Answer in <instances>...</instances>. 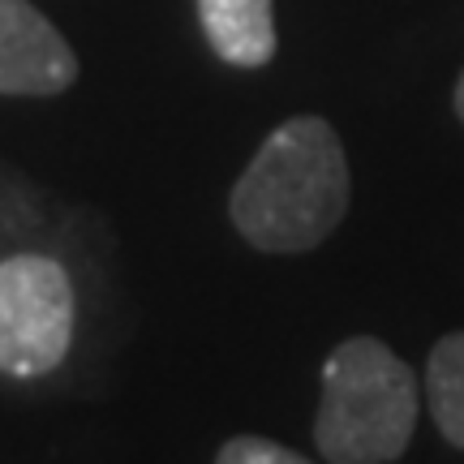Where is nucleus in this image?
<instances>
[{
	"label": "nucleus",
	"instance_id": "obj_8",
	"mask_svg": "<svg viewBox=\"0 0 464 464\" xmlns=\"http://www.w3.org/2000/svg\"><path fill=\"white\" fill-rule=\"evenodd\" d=\"M456 112H460V121H464V73H460V82H456Z\"/></svg>",
	"mask_w": 464,
	"mask_h": 464
},
{
	"label": "nucleus",
	"instance_id": "obj_4",
	"mask_svg": "<svg viewBox=\"0 0 464 464\" xmlns=\"http://www.w3.org/2000/svg\"><path fill=\"white\" fill-rule=\"evenodd\" d=\"M78 61L61 31L26 0H0V95H61Z\"/></svg>",
	"mask_w": 464,
	"mask_h": 464
},
{
	"label": "nucleus",
	"instance_id": "obj_5",
	"mask_svg": "<svg viewBox=\"0 0 464 464\" xmlns=\"http://www.w3.org/2000/svg\"><path fill=\"white\" fill-rule=\"evenodd\" d=\"M202 31L211 48L241 69H258L276 56L271 0H198Z\"/></svg>",
	"mask_w": 464,
	"mask_h": 464
},
{
	"label": "nucleus",
	"instance_id": "obj_1",
	"mask_svg": "<svg viewBox=\"0 0 464 464\" xmlns=\"http://www.w3.org/2000/svg\"><path fill=\"white\" fill-rule=\"evenodd\" d=\"M228 207L237 232L271 254L327 241L348 211V160L335 130L318 116L284 121L237 181Z\"/></svg>",
	"mask_w": 464,
	"mask_h": 464
},
{
	"label": "nucleus",
	"instance_id": "obj_6",
	"mask_svg": "<svg viewBox=\"0 0 464 464\" xmlns=\"http://www.w3.org/2000/svg\"><path fill=\"white\" fill-rule=\"evenodd\" d=\"M426 396L439 430L451 448H464V332L443 335L430 353L426 370Z\"/></svg>",
	"mask_w": 464,
	"mask_h": 464
},
{
	"label": "nucleus",
	"instance_id": "obj_3",
	"mask_svg": "<svg viewBox=\"0 0 464 464\" xmlns=\"http://www.w3.org/2000/svg\"><path fill=\"white\" fill-rule=\"evenodd\" d=\"M73 340V284L44 254L0 263V370L17 379L48 374Z\"/></svg>",
	"mask_w": 464,
	"mask_h": 464
},
{
	"label": "nucleus",
	"instance_id": "obj_7",
	"mask_svg": "<svg viewBox=\"0 0 464 464\" xmlns=\"http://www.w3.org/2000/svg\"><path fill=\"white\" fill-rule=\"evenodd\" d=\"M216 464H310V460L297 456V451L280 448V443H271V439H254V434H246V439H232L228 448L219 451Z\"/></svg>",
	"mask_w": 464,
	"mask_h": 464
},
{
	"label": "nucleus",
	"instance_id": "obj_2",
	"mask_svg": "<svg viewBox=\"0 0 464 464\" xmlns=\"http://www.w3.org/2000/svg\"><path fill=\"white\" fill-rule=\"evenodd\" d=\"M417 426V379L396 353L353 335L323 365L314 443L332 464H387Z\"/></svg>",
	"mask_w": 464,
	"mask_h": 464
}]
</instances>
